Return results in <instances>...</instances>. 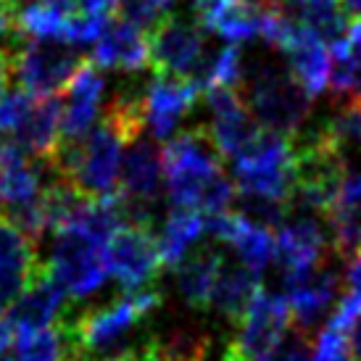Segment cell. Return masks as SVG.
I'll use <instances>...</instances> for the list:
<instances>
[{"label": "cell", "mask_w": 361, "mask_h": 361, "mask_svg": "<svg viewBox=\"0 0 361 361\" xmlns=\"http://www.w3.org/2000/svg\"><path fill=\"white\" fill-rule=\"evenodd\" d=\"M127 140L119 132L103 121L101 127L74 145H61L59 159L51 166L56 180L69 182L77 192L92 201H106L119 195L116 185L121 182V148Z\"/></svg>", "instance_id": "cell-1"}, {"label": "cell", "mask_w": 361, "mask_h": 361, "mask_svg": "<svg viewBox=\"0 0 361 361\" xmlns=\"http://www.w3.org/2000/svg\"><path fill=\"white\" fill-rule=\"evenodd\" d=\"M221 174V153L209 127H192L174 135L164 148V180L177 209L201 211L211 185Z\"/></svg>", "instance_id": "cell-2"}, {"label": "cell", "mask_w": 361, "mask_h": 361, "mask_svg": "<svg viewBox=\"0 0 361 361\" xmlns=\"http://www.w3.org/2000/svg\"><path fill=\"white\" fill-rule=\"evenodd\" d=\"M248 111L267 132L295 137L311 114V95L288 69L271 61H259L248 71Z\"/></svg>", "instance_id": "cell-3"}, {"label": "cell", "mask_w": 361, "mask_h": 361, "mask_svg": "<svg viewBox=\"0 0 361 361\" xmlns=\"http://www.w3.org/2000/svg\"><path fill=\"white\" fill-rule=\"evenodd\" d=\"M348 177L343 153L327 140L324 130H309L293 145V203L303 211L330 216Z\"/></svg>", "instance_id": "cell-4"}, {"label": "cell", "mask_w": 361, "mask_h": 361, "mask_svg": "<svg viewBox=\"0 0 361 361\" xmlns=\"http://www.w3.org/2000/svg\"><path fill=\"white\" fill-rule=\"evenodd\" d=\"M161 301L164 298H161V293L156 288L124 293L119 298H114L109 306L82 311V314L63 322H66L77 348L87 359H90L92 353L111 356V353H119L116 348L135 330V324L142 322L145 317H151L153 311L161 306Z\"/></svg>", "instance_id": "cell-5"}, {"label": "cell", "mask_w": 361, "mask_h": 361, "mask_svg": "<svg viewBox=\"0 0 361 361\" xmlns=\"http://www.w3.org/2000/svg\"><path fill=\"white\" fill-rule=\"evenodd\" d=\"M232 166L240 195L293 203V145L288 137L264 130Z\"/></svg>", "instance_id": "cell-6"}, {"label": "cell", "mask_w": 361, "mask_h": 361, "mask_svg": "<svg viewBox=\"0 0 361 361\" xmlns=\"http://www.w3.org/2000/svg\"><path fill=\"white\" fill-rule=\"evenodd\" d=\"M45 269L61 285V290L71 298H85L98 293L111 274L106 245L74 227L56 232Z\"/></svg>", "instance_id": "cell-7"}, {"label": "cell", "mask_w": 361, "mask_h": 361, "mask_svg": "<svg viewBox=\"0 0 361 361\" xmlns=\"http://www.w3.org/2000/svg\"><path fill=\"white\" fill-rule=\"evenodd\" d=\"M290 322L288 298L261 288L238 324V335L227 345L224 361H264L288 338Z\"/></svg>", "instance_id": "cell-8"}, {"label": "cell", "mask_w": 361, "mask_h": 361, "mask_svg": "<svg viewBox=\"0 0 361 361\" xmlns=\"http://www.w3.org/2000/svg\"><path fill=\"white\" fill-rule=\"evenodd\" d=\"M13 77L19 80L21 90L30 95H56L61 87H69L71 77L77 74L85 59L66 42H37L24 40L11 51Z\"/></svg>", "instance_id": "cell-9"}, {"label": "cell", "mask_w": 361, "mask_h": 361, "mask_svg": "<svg viewBox=\"0 0 361 361\" xmlns=\"http://www.w3.org/2000/svg\"><path fill=\"white\" fill-rule=\"evenodd\" d=\"M106 261L109 271L127 293L148 290L164 267L159 240L153 238L151 227L130 221L121 224L119 232L106 245Z\"/></svg>", "instance_id": "cell-10"}, {"label": "cell", "mask_w": 361, "mask_h": 361, "mask_svg": "<svg viewBox=\"0 0 361 361\" xmlns=\"http://www.w3.org/2000/svg\"><path fill=\"white\" fill-rule=\"evenodd\" d=\"M151 40V66L159 77H182L195 74L206 56L203 27L182 16L161 19L148 35Z\"/></svg>", "instance_id": "cell-11"}, {"label": "cell", "mask_w": 361, "mask_h": 361, "mask_svg": "<svg viewBox=\"0 0 361 361\" xmlns=\"http://www.w3.org/2000/svg\"><path fill=\"white\" fill-rule=\"evenodd\" d=\"M277 48L285 53L290 74L306 87V92H309L311 98H317L330 85V71H332L330 45L322 40V37H317L314 32L306 30V27H301L298 21H293L290 16H285V27H282Z\"/></svg>", "instance_id": "cell-12"}, {"label": "cell", "mask_w": 361, "mask_h": 361, "mask_svg": "<svg viewBox=\"0 0 361 361\" xmlns=\"http://www.w3.org/2000/svg\"><path fill=\"white\" fill-rule=\"evenodd\" d=\"M201 87L182 77H153L148 90L142 92V119L156 140H171L180 121L195 106Z\"/></svg>", "instance_id": "cell-13"}, {"label": "cell", "mask_w": 361, "mask_h": 361, "mask_svg": "<svg viewBox=\"0 0 361 361\" xmlns=\"http://www.w3.org/2000/svg\"><path fill=\"white\" fill-rule=\"evenodd\" d=\"M277 238V264L285 274V285L301 277H309L324 264L327 253V235L314 216L288 219L280 227Z\"/></svg>", "instance_id": "cell-14"}, {"label": "cell", "mask_w": 361, "mask_h": 361, "mask_svg": "<svg viewBox=\"0 0 361 361\" xmlns=\"http://www.w3.org/2000/svg\"><path fill=\"white\" fill-rule=\"evenodd\" d=\"M103 92H106V77L101 66L85 61L66 87V106H63V119H61L63 145H74L92 132V124L101 114Z\"/></svg>", "instance_id": "cell-15"}, {"label": "cell", "mask_w": 361, "mask_h": 361, "mask_svg": "<svg viewBox=\"0 0 361 361\" xmlns=\"http://www.w3.org/2000/svg\"><path fill=\"white\" fill-rule=\"evenodd\" d=\"M42 195V169H35L13 140H0V216L30 209Z\"/></svg>", "instance_id": "cell-16"}, {"label": "cell", "mask_w": 361, "mask_h": 361, "mask_svg": "<svg viewBox=\"0 0 361 361\" xmlns=\"http://www.w3.org/2000/svg\"><path fill=\"white\" fill-rule=\"evenodd\" d=\"M37 243L0 216V295L3 301H16L32 285V280L42 271Z\"/></svg>", "instance_id": "cell-17"}, {"label": "cell", "mask_w": 361, "mask_h": 361, "mask_svg": "<svg viewBox=\"0 0 361 361\" xmlns=\"http://www.w3.org/2000/svg\"><path fill=\"white\" fill-rule=\"evenodd\" d=\"M61 119H63L61 101L56 95H45L40 101H35L27 121L16 132V145L27 156H32L35 164H40L45 171H51V166L59 159L61 145H63Z\"/></svg>", "instance_id": "cell-18"}, {"label": "cell", "mask_w": 361, "mask_h": 361, "mask_svg": "<svg viewBox=\"0 0 361 361\" xmlns=\"http://www.w3.org/2000/svg\"><path fill=\"white\" fill-rule=\"evenodd\" d=\"M92 63L101 69L142 71L151 63V40L148 35L127 19H111L109 30L92 48Z\"/></svg>", "instance_id": "cell-19"}, {"label": "cell", "mask_w": 361, "mask_h": 361, "mask_svg": "<svg viewBox=\"0 0 361 361\" xmlns=\"http://www.w3.org/2000/svg\"><path fill=\"white\" fill-rule=\"evenodd\" d=\"M288 290V306H290L293 322L301 332L314 330L322 322V317L330 311V306L338 298L341 290V274L335 267H319L309 277H301L285 285Z\"/></svg>", "instance_id": "cell-20"}, {"label": "cell", "mask_w": 361, "mask_h": 361, "mask_svg": "<svg viewBox=\"0 0 361 361\" xmlns=\"http://www.w3.org/2000/svg\"><path fill=\"white\" fill-rule=\"evenodd\" d=\"M161 180H164V151H159L151 140L142 137L135 140L121 166V198L130 206L148 209L159 198Z\"/></svg>", "instance_id": "cell-21"}, {"label": "cell", "mask_w": 361, "mask_h": 361, "mask_svg": "<svg viewBox=\"0 0 361 361\" xmlns=\"http://www.w3.org/2000/svg\"><path fill=\"white\" fill-rule=\"evenodd\" d=\"M66 303V293L61 290V285L53 280L48 269L32 280V285L13 301L8 314V322L13 330H45L61 322V311Z\"/></svg>", "instance_id": "cell-22"}, {"label": "cell", "mask_w": 361, "mask_h": 361, "mask_svg": "<svg viewBox=\"0 0 361 361\" xmlns=\"http://www.w3.org/2000/svg\"><path fill=\"white\" fill-rule=\"evenodd\" d=\"M221 267H224V256L214 248H203V251L188 256L174 274L177 293L182 295V301L195 311L211 309V295H214Z\"/></svg>", "instance_id": "cell-23"}, {"label": "cell", "mask_w": 361, "mask_h": 361, "mask_svg": "<svg viewBox=\"0 0 361 361\" xmlns=\"http://www.w3.org/2000/svg\"><path fill=\"white\" fill-rule=\"evenodd\" d=\"M259 280V274H253L248 267L224 261V267L219 271V280H216V288H214V295H211V309L216 311L221 319L232 322V324H240L248 306H251L253 298L261 290Z\"/></svg>", "instance_id": "cell-24"}, {"label": "cell", "mask_w": 361, "mask_h": 361, "mask_svg": "<svg viewBox=\"0 0 361 361\" xmlns=\"http://www.w3.org/2000/svg\"><path fill=\"white\" fill-rule=\"evenodd\" d=\"M327 219L335 253L343 259H353L361 251V174L345 177L341 198Z\"/></svg>", "instance_id": "cell-25"}, {"label": "cell", "mask_w": 361, "mask_h": 361, "mask_svg": "<svg viewBox=\"0 0 361 361\" xmlns=\"http://www.w3.org/2000/svg\"><path fill=\"white\" fill-rule=\"evenodd\" d=\"M145 348L159 361H203L211 351V335L195 322H177L156 332Z\"/></svg>", "instance_id": "cell-26"}, {"label": "cell", "mask_w": 361, "mask_h": 361, "mask_svg": "<svg viewBox=\"0 0 361 361\" xmlns=\"http://www.w3.org/2000/svg\"><path fill=\"white\" fill-rule=\"evenodd\" d=\"M206 232V221L198 211L174 209L159 232V253L166 267H180L188 253Z\"/></svg>", "instance_id": "cell-27"}, {"label": "cell", "mask_w": 361, "mask_h": 361, "mask_svg": "<svg viewBox=\"0 0 361 361\" xmlns=\"http://www.w3.org/2000/svg\"><path fill=\"white\" fill-rule=\"evenodd\" d=\"M227 245L235 248L243 267H248L253 274H259L277 259V238L269 227H261L256 221H248L245 216H235L232 235L227 238Z\"/></svg>", "instance_id": "cell-28"}, {"label": "cell", "mask_w": 361, "mask_h": 361, "mask_svg": "<svg viewBox=\"0 0 361 361\" xmlns=\"http://www.w3.org/2000/svg\"><path fill=\"white\" fill-rule=\"evenodd\" d=\"M71 19L74 16H66L40 0H32L19 8V35L37 42H66L69 45Z\"/></svg>", "instance_id": "cell-29"}, {"label": "cell", "mask_w": 361, "mask_h": 361, "mask_svg": "<svg viewBox=\"0 0 361 361\" xmlns=\"http://www.w3.org/2000/svg\"><path fill=\"white\" fill-rule=\"evenodd\" d=\"M243 77H245V63H243L240 51L235 45H224L219 51L203 56L192 82L201 90L203 87L206 90H216V87H230V90H235L238 85H243Z\"/></svg>", "instance_id": "cell-30"}, {"label": "cell", "mask_w": 361, "mask_h": 361, "mask_svg": "<svg viewBox=\"0 0 361 361\" xmlns=\"http://www.w3.org/2000/svg\"><path fill=\"white\" fill-rule=\"evenodd\" d=\"M332 71L330 87L335 95L359 98L361 95V48H356L348 37L330 45Z\"/></svg>", "instance_id": "cell-31"}, {"label": "cell", "mask_w": 361, "mask_h": 361, "mask_svg": "<svg viewBox=\"0 0 361 361\" xmlns=\"http://www.w3.org/2000/svg\"><path fill=\"white\" fill-rule=\"evenodd\" d=\"M322 130L341 153L361 151V98H348L322 124Z\"/></svg>", "instance_id": "cell-32"}, {"label": "cell", "mask_w": 361, "mask_h": 361, "mask_svg": "<svg viewBox=\"0 0 361 361\" xmlns=\"http://www.w3.org/2000/svg\"><path fill=\"white\" fill-rule=\"evenodd\" d=\"M177 0H116V8H119L121 19L132 21L137 27H156L161 19L169 16V8Z\"/></svg>", "instance_id": "cell-33"}, {"label": "cell", "mask_w": 361, "mask_h": 361, "mask_svg": "<svg viewBox=\"0 0 361 361\" xmlns=\"http://www.w3.org/2000/svg\"><path fill=\"white\" fill-rule=\"evenodd\" d=\"M32 106H35V101H32V95L27 90H21V87H16V90H8L3 98H0V135H16V132L21 130V124L27 121V116H30Z\"/></svg>", "instance_id": "cell-34"}, {"label": "cell", "mask_w": 361, "mask_h": 361, "mask_svg": "<svg viewBox=\"0 0 361 361\" xmlns=\"http://www.w3.org/2000/svg\"><path fill=\"white\" fill-rule=\"evenodd\" d=\"M314 361H351V335L327 322L314 343Z\"/></svg>", "instance_id": "cell-35"}, {"label": "cell", "mask_w": 361, "mask_h": 361, "mask_svg": "<svg viewBox=\"0 0 361 361\" xmlns=\"http://www.w3.org/2000/svg\"><path fill=\"white\" fill-rule=\"evenodd\" d=\"M264 361H314V345L309 343L306 332L288 335Z\"/></svg>", "instance_id": "cell-36"}, {"label": "cell", "mask_w": 361, "mask_h": 361, "mask_svg": "<svg viewBox=\"0 0 361 361\" xmlns=\"http://www.w3.org/2000/svg\"><path fill=\"white\" fill-rule=\"evenodd\" d=\"M19 35V6L16 0H0V40Z\"/></svg>", "instance_id": "cell-37"}, {"label": "cell", "mask_w": 361, "mask_h": 361, "mask_svg": "<svg viewBox=\"0 0 361 361\" xmlns=\"http://www.w3.org/2000/svg\"><path fill=\"white\" fill-rule=\"evenodd\" d=\"M11 77H13V59H11V48L0 45V98L8 92Z\"/></svg>", "instance_id": "cell-38"}, {"label": "cell", "mask_w": 361, "mask_h": 361, "mask_svg": "<svg viewBox=\"0 0 361 361\" xmlns=\"http://www.w3.org/2000/svg\"><path fill=\"white\" fill-rule=\"evenodd\" d=\"M114 6H116V0H77V8L87 16H109Z\"/></svg>", "instance_id": "cell-39"}, {"label": "cell", "mask_w": 361, "mask_h": 361, "mask_svg": "<svg viewBox=\"0 0 361 361\" xmlns=\"http://www.w3.org/2000/svg\"><path fill=\"white\" fill-rule=\"evenodd\" d=\"M345 288L351 293H361V251L348 261V269H345Z\"/></svg>", "instance_id": "cell-40"}, {"label": "cell", "mask_w": 361, "mask_h": 361, "mask_svg": "<svg viewBox=\"0 0 361 361\" xmlns=\"http://www.w3.org/2000/svg\"><path fill=\"white\" fill-rule=\"evenodd\" d=\"M11 338H13V324L11 322H0V356L11 345Z\"/></svg>", "instance_id": "cell-41"}, {"label": "cell", "mask_w": 361, "mask_h": 361, "mask_svg": "<svg viewBox=\"0 0 361 361\" xmlns=\"http://www.w3.org/2000/svg\"><path fill=\"white\" fill-rule=\"evenodd\" d=\"M341 8L345 16H353V19H361V0H341Z\"/></svg>", "instance_id": "cell-42"}, {"label": "cell", "mask_w": 361, "mask_h": 361, "mask_svg": "<svg viewBox=\"0 0 361 361\" xmlns=\"http://www.w3.org/2000/svg\"><path fill=\"white\" fill-rule=\"evenodd\" d=\"M95 361H137V351L130 348V351H119V353H111V356H101V359H95Z\"/></svg>", "instance_id": "cell-43"}, {"label": "cell", "mask_w": 361, "mask_h": 361, "mask_svg": "<svg viewBox=\"0 0 361 361\" xmlns=\"http://www.w3.org/2000/svg\"><path fill=\"white\" fill-rule=\"evenodd\" d=\"M348 40H351L356 48H361V19H353L351 24H348Z\"/></svg>", "instance_id": "cell-44"}, {"label": "cell", "mask_w": 361, "mask_h": 361, "mask_svg": "<svg viewBox=\"0 0 361 361\" xmlns=\"http://www.w3.org/2000/svg\"><path fill=\"white\" fill-rule=\"evenodd\" d=\"M137 361H159V359H156V356H153V353L148 351L145 345H142L140 351H137Z\"/></svg>", "instance_id": "cell-45"}, {"label": "cell", "mask_w": 361, "mask_h": 361, "mask_svg": "<svg viewBox=\"0 0 361 361\" xmlns=\"http://www.w3.org/2000/svg\"><path fill=\"white\" fill-rule=\"evenodd\" d=\"M303 3H338V0H303Z\"/></svg>", "instance_id": "cell-46"}, {"label": "cell", "mask_w": 361, "mask_h": 361, "mask_svg": "<svg viewBox=\"0 0 361 361\" xmlns=\"http://www.w3.org/2000/svg\"><path fill=\"white\" fill-rule=\"evenodd\" d=\"M3 309H6V301H3V295H0V314H3Z\"/></svg>", "instance_id": "cell-47"}, {"label": "cell", "mask_w": 361, "mask_h": 361, "mask_svg": "<svg viewBox=\"0 0 361 361\" xmlns=\"http://www.w3.org/2000/svg\"><path fill=\"white\" fill-rule=\"evenodd\" d=\"M6 361H16V359H6Z\"/></svg>", "instance_id": "cell-48"}]
</instances>
